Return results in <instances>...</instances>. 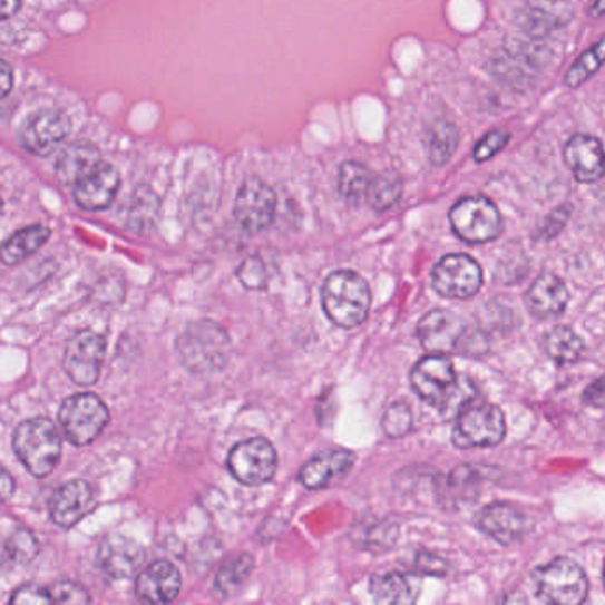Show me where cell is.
<instances>
[{
	"label": "cell",
	"mask_w": 605,
	"mask_h": 605,
	"mask_svg": "<svg viewBox=\"0 0 605 605\" xmlns=\"http://www.w3.org/2000/svg\"><path fill=\"white\" fill-rule=\"evenodd\" d=\"M48 238H50V230L47 226L35 224V226L23 227L0 245V262L8 266L20 265L36 251H40Z\"/></svg>",
	"instance_id": "cell-25"
},
{
	"label": "cell",
	"mask_w": 605,
	"mask_h": 605,
	"mask_svg": "<svg viewBox=\"0 0 605 605\" xmlns=\"http://www.w3.org/2000/svg\"><path fill=\"white\" fill-rule=\"evenodd\" d=\"M604 379L601 377V379L595 380V382L584 391V403H588V406L595 407V409H602V407H604Z\"/></svg>",
	"instance_id": "cell-41"
},
{
	"label": "cell",
	"mask_w": 605,
	"mask_h": 605,
	"mask_svg": "<svg viewBox=\"0 0 605 605\" xmlns=\"http://www.w3.org/2000/svg\"><path fill=\"white\" fill-rule=\"evenodd\" d=\"M412 425H414V416H412L410 407L403 403V401L392 403L386 410V414H383V431L388 433V437H392V439H400V437L407 436L412 430Z\"/></svg>",
	"instance_id": "cell-33"
},
{
	"label": "cell",
	"mask_w": 605,
	"mask_h": 605,
	"mask_svg": "<svg viewBox=\"0 0 605 605\" xmlns=\"http://www.w3.org/2000/svg\"><path fill=\"white\" fill-rule=\"evenodd\" d=\"M570 293L556 274L540 275L526 293L527 310L538 320L558 319L565 313Z\"/></svg>",
	"instance_id": "cell-22"
},
{
	"label": "cell",
	"mask_w": 605,
	"mask_h": 605,
	"mask_svg": "<svg viewBox=\"0 0 605 605\" xmlns=\"http://www.w3.org/2000/svg\"><path fill=\"white\" fill-rule=\"evenodd\" d=\"M574 17L568 0H527L520 13V23L529 35L545 36L562 29Z\"/></svg>",
	"instance_id": "cell-23"
},
{
	"label": "cell",
	"mask_w": 605,
	"mask_h": 605,
	"mask_svg": "<svg viewBox=\"0 0 605 605\" xmlns=\"http://www.w3.org/2000/svg\"><path fill=\"white\" fill-rule=\"evenodd\" d=\"M119 184H121V178L116 167L98 158L74 179L71 188H74L75 203L88 212L109 208L116 199Z\"/></svg>",
	"instance_id": "cell-11"
},
{
	"label": "cell",
	"mask_w": 605,
	"mask_h": 605,
	"mask_svg": "<svg viewBox=\"0 0 605 605\" xmlns=\"http://www.w3.org/2000/svg\"><path fill=\"white\" fill-rule=\"evenodd\" d=\"M277 196L274 188L260 178L245 179L235 201V218L242 230L260 233L274 223Z\"/></svg>",
	"instance_id": "cell-12"
},
{
	"label": "cell",
	"mask_w": 605,
	"mask_h": 605,
	"mask_svg": "<svg viewBox=\"0 0 605 605\" xmlns=\"http://www.w3.org/2000/svg\"><path fill=\"white\" fill-rule=\"evenodd\" d=\"M568 215H570V209H568V206H562V208L556 209V212L550 214L549 217H547V221L541 224L540 232H538V236H536V238H554V236L558 235L563 227H565L566 221H568Z\"/></svg>",
	"instance_id": "cell-40"
},
{
	"label": "cell",
	"mask_w": 605,
	"mask_h": 605,
	"mask_svg": "<svg viewBox=\"0 0 605 605\" xmlns=\"http://www.w3.org/2000/svg\"><path fill=\"white\" fill-rule=\"evenodd\" d=\"M11 604H52V598H50V592L41 588L38 584H23L20 588L14 589L13 597H11Z\"/></svg>",
	"instance_id": "cell-39"
},
{
	"label": "cell",
	"mask_w": 605,
	"mask_h": 605,
	"mask_svg": "<svg viewBox=\"0 0 605 605\" xmlns=\"http://www.w3.org/2000/svg\"><path fill=\"white\" fill-rule=\"evenodd\" d=\"M592 14H595V17H602V14H604V0H597V2H595Z\"/></svg>",
	"instance_id": "cell-46"
},
{
	"label": "cell",
	"mask_w": 605,
	"mask_h": 605,
	"mask_svg": "<svg viewBox=\"0 0 605 605\" xmlns=\"http://www.w3.org/2000/svg\"><path fill=\"white\" fill-rule=\"evenodd\" d=\"M604 40H598L595 47L586 50L566 74V86L568 88H579L586 80L592 79L593 75L601 70L602 62H604Z\"/></svg>",
	"instance_id": "cell-32"
},
{
	"label": "cell",
	"mask_w": 605,
	"mask_h": 605,
	"mask_svg": "<svg viewBox=\"0 0 605 605\" xmlns=\"http://www.w3.org/2000/svg\"><path fill=\"white\" fill-rule=\"evenodd\" d=\"M403 192V179L397 170H386L382 175H374L373 184L368 192L367 201L377 212H386L400 201Z\"/></svg>",
	"instance_id": "cell-31"
},
{
	"label": "cell",
	"mask_w": 605,
	"mask_h": 605,
	"mask_svg": "<svg viewBox=\"0 0 605 605\" xmlns=\"http://www.w3.org/2000/svg\"><path fill=\"white\" fill-rule=\"evenodd\" d=\"M373 179L374 173L370 167L358 160H349L341 166L338 187L344 199L359 203V201H367Z\"/></svg>",
	"instance_id": "cell-27"
},
{
	"label": "cell",
	"mask_w": 605,
	"mask_h": 605,
	"mask_svg": "<svg viewBox=\"0 0 605 605\" xmlns=\"http://www.w3.org/2000/svg\"><path fill=\"white\" fill-rule=\"evenodd\" d=\"M449 223L458 238L467 244H487L502 230V218L492 201L469 196L458 201L449 212Z\"/></svg>",
	"instance_id": "cell-8"
},
{
	"label": "cell",
	"mask_w": 605,
	"mask_h": 605,
	"mask_svg": "<svg viewBox=\"0 0 605 605\" xmlns=\"http://www.w3.org/2000/svg\"><path fill=\"white\" fill-rule=\"evenodd\" d=\"M458 143H460V134L453 123L437 121L433 127L428 130L427 152L433 166H445L449 158L453 157L457 152Z\"/></svg>",
	"instance_id": "cell-28"
},
{
	"label": "cell",
	"mask_w": 605,
	"mask_h": 605,
	"mask_svg": "<svg viewBox=\"0 0 605 605\" xmlns=\"http://www.w3.org/2000/svg\"><path fill=\"white\" fill-rule=\"evenodd\" d=\"M13 449L32 476L47 478L61 460L62 439L50 419H27L14 431Z\"/></svg>",
	"instance_id": "cell-3"
},
{
	"label": "cell",
	"mask_w": 605,
	"mask_h": 605,
	"mask_svg": "<svg viewBox=\"0 0 605 605\" xmlns=\"http://www.w3.org/2000/svg\"><path fill=\"white\" fill-rule=\"evenodd\" d=\"M13 68L0 59V98H4L13 89Z\"/></svg>",
	"instance_id": "cell-42"
},
{
	"label": "cell",
	"mask_w": 605,
	"mask_h": 605,
	"mask_svg": "<svg viewBox=\"0 0 605 605\" xmlns=\"http://www.w3.org/2000/svg\"><path fill=\"white\" fill-rule=\"evenodd\" d=\"M144 549L139 541L128 536L110 535L98 549V565L110 579H128L144 563Z\"/></svg>",
	"instance_id": "cell-17"
},
{
	"label": "cell",
	"mask_w": 605,
	"mask_h": 605,
	"mask_svg": "<svg viewBox=\"0 0 605 605\" xmlns=\"http://www.w3.org/2000/svg\"><path fill=\"white\" fill-rule=\"evenodd\" d=\"M8 541L14 563H29L36 558L38 541L31 531H27L23 527H17L13 535L8 536Z\"/></svg>",
	"instance_id": "cell-34"
},
{
	"label": "cell",
	"mask_w": 605,
	"mask_h": 605,
	"mask_svg": "<svg viewBox=\"0 0 605 605\" xmlns=\"http://www.w3.org/2000/svg\"><path fill=\"white\" fill-rule=\"evenodd\" d=\"M476 526L479 531L505 547L520 544L533 531L531 518L508 502L485 506L484 510L476 515Z\"/></svg>",
	"instance_id": "cell-14"
},
{
	"label": "cell",
	"mask_w": 605,
	"mask_h": 605,
	"mask_svg": "<svg viewBox=\"0 0 605 605\" xmlns=\"http://www.w3.org/2000/svg\"><path fill=\"white\" fill-rule=\"evenodd\" d=\"M182 589V575L169 562H157L144 568L136 580V595L146 604H170Z\"/></svg>",
	"instance_id": "cell-20"
},
{
	"label": "cell",
	"mask_w": 605,
	"mask_h": 605,
	"mask_svg": "<svg viewBox=\"0 0 605 605\" xmlns=\"http://www.w3.org/2000/svg\"><path fill=\"white\" fill-rule=\"evenodd\" d=\"M98 158L100 153L91 144L77 143L68 146L57 160V178L61 179L62 184L71 185L74 179Z\"/></svg>",
	"instance_id": "cell-30"
},
{
	"label": "cell",
	"mask_w": 605,
	"mask_h": 605,
	"mask_svg": "<svg viewBox=\"0 0 605 605\" xmlns=\"http://www.w3.org/2000/svg\"><path fill=\"white\" fill-rule=\"evenodd\" d=\"M253 570L254 562L248 554H240L236 558L230 559L215 577V593L221 598L233 597L247 583Z\"/></svg>",
	"instance_id": "cell-29"
},
{
	"label": "cell",
	"mask_w": 605,
	"mask_h": 605,
	"mask_svg": "<svg viewBox=\"0 0 605 605\" xmlns=\"http://www.w3.org/2000/svg\"><path fill=\"white\" fill-rule=\"evenodd\" d=\"M0 212H2V197H0Z\"/></svg>",
	"instance_id": "cell-47"
},
{
	"label": "cell",
	"mask_w": 605,
	"mask_h": 605,
	"mask_svg": "<svg viewBox=\"0 0 605 605\" xmlns=\"http://www.w3.org/2000/svg\"><path fill=\"white\" fill-rule=\"evenodd\" d=\"M533 583L541 602L554 605H579L588 598L589 580L577 563L556 558L533 572Z\"/></svg>",
	"instance_id": "cell-5"
},
{
	"label": "cell",
	"mask_w": 605,
	"mask_h": 605,
	"mask_svg": "<svg viewBox=\"0 0 605 605\" xmlns=\"http://www.w3.org/2000/svg\"><path fill=\"white\" fill-rule=\"evenodd\" d=\"M466 334V325L458 314L448 310H433L418 323V338L422 349L430 353L458 352Z\"/></svg>",
	"instance_id": "cell-16"
},
{
	"label": "cell",
	"mask_w": 605,
	"mask_h": 605,
	"mask_svg": "<svg viewBox=\"0 0 605 605\" xmlns=\"http://www.w3.org/2000/svg\"><path fill=\"white\" fill-rule=\"evenodd\" d=\"M48 592H50L52 604H89L91 602L88 589L74 580L56 583Z\"/></svg>",
	"instance_id": "cell-36"
},
{
	"label": "cell",
	"mask_w": 605,
	"mask_h": 605,
	"mask_svg": "<svg viewBox=\"0 0 605 605\" xmlns=\"http://www.w3.org/2000/svg\"><path fill=\"white\" fill-rule=\"evenodd\" d=\"M479 479H481V476H479L478 467L460 466L453 470V475L449 476V487L457 494L463 492V496H466L467 492H470L476 496L472 490H476Z\"/></svg>",
	"instance_id": "cell-38"
},
{
	"label": "cell",
	"mask_w": 605,
	"mask_h": 605,
	"mask_svg": "<svg viewBox=\"0 0 605 605\" xmlns=\"http://www.w3.org/2000/svg\"><path fill=\"white\" fill-rule=\"evenodd\" d=\"M370 593L377 604H414L419 595V580L414 575L401 574V572L374 575L371 579Z\"/></svg>",
	"instance_id": "cell-24"
},
{
	"label": "cell",
	"mask_w": 605,
	"mask_h": 605,
	"mask_svg": "<svg viewBox=\"0 0 605 605\" xmlns=\"http://www.w3.org/2000/svg\"><path fill=\"white\" fill-rule=\"evenodd\" d=\"M105 349H107V343L104 335L92 331L77 332L66 344L65 359H62L68 377L79 386H92L98 382Z\"/></svg>",
	"instance_id": "cell-13"
},
{
	"label": "cell",
	"mask_w": 605,
	"mask_h": 605,
	"mask_svg": "<svg viewBox=\"0 0 605 605\" xmlns=\"http://www.w3.org/2000/svg\"><path fill=\"white\" fill-rule=\"evenodd\" d=\"M322 305L334 325L353 329L361 325L370 313V286L358 272H332L323 283Z\"/></svg>",
	"instance_id": "cell-1"
},
{
	"label": "cell",
	"mask_w": 605,
	"mask_h": 605,
	"mask_svg": "<svg viewBox=\"0 0 605 605\" xmlns=\"http://www.w3.org/2000/svg\"><path fill=\"white\" fill-rule=\"evenodd\" d=\"M22 8V0H0V20H8Z\"/></svg>",
	"instance_id": "cell-44"
},
{
	"label": "cell",
	"mask_w": 605,
	"mask_h": 605,
	"mask_svg": "<svg viewBox=\"0 0 605 605\" xmlns=\"http://www.w3.org/2000/svg\"><path fill=\"white\" fill-rule=\"evenodd\" d=\"M236 275H238L240 283L244 284L248 290H263L266 283H269L265 262H263L262 257L257 256L247 257L240 265Z\"/></svg>",
	"instance_id": "cell-35"
},
{
	"label": "cell",
	"mask_w": 605,
	"mask_h": 605,
	"mask_svg": "<svg viewBox=\"0 0 605 605\" xmlns=\"http://www.w3.org/2000/svg\"><path fill=\"white\" fill-rule=\"evenodd\" d=\"M410 383L422 401L440 410L453 406L462 388L453 362L442 353H430L418 361L410 371Z\"/></svg>",
	"instance_id": "cell-7"
},
{
	"label": "cell",
	"mask_w": 605,
	"mask_h": 605,
	"mask_svg": "<svg viewBox=\"0 0 605 605\" xmlns=\"http://www.w3.org/2000/svg\"><path fill=\"white\" fill-rule=\"evenodd\" d=\"M355 462V455L349 449H326L314 455L310 462L304 463L299 475V481L310 490L326 488L349 475Z\"/></svg>",
	"instance_id": "cell-19"
},
{
	"label": "cell",
	"mask_w": 605,
	"mask_h": 605,
	"mask_svg": "<svg viewBox=\"0 0 605 605\" xmlns=\"http://www.w3.org/2000/svg\"><path fill=\"white\" fill-rule=\"evenodd\" d=\"M544 350L559 367L574 364L584 355V341L570 326L556 325L544 338Z\"/></svg>",
	"instance_id": "cell-26"
},
{
	"label": "cell",
	"mask_w": 605,
	"mask_h": 605,
	"mask_svg": "<svg viewBox=\"0 0 605 605\" xmlns=\"http://www.w3.org/2000/svg\"><path fill=\"white\" fill-rule=\"evenodd\" d=\"M14 479L4 467L0 466V502H6L13 497Z\"/></svg>",
	"instance_id": "cell-43"
},
{
	"label": "cell",
	"mask_w": 605,
	"mask_h": 605,
	"mask_svg": "<svg viewBox=\"0 0 605 605\" xmlns=\"http://www.w3.org/2000/svg\"><path fill=\"white\" fill-rule=\"evenodd\" d=\"M176 349L188 371L214 374L226 368L232 353V341L223 326L203 320L185 329L184 334L179 335Z\"/></svg>",
	"instance_id": "cell-2"
},
{
	"label": "cell",
	"mask_w": 605,
	"mask_h": 605,
	"mask_svg": "<svg viewBox=\"0 0 605 605\" xmlns=\"http://www.w3.org/2000/svg\"><path fill=\"white\" fill-rule=\"evenodd\" d=\"M566 166L570 167L580 184H595L604 175V149L597 137H572L563 149Z\"/></svg>",
	"instance_id": "cell-21"
},
{
	"label": "cell",
	"mask_w": 605,
	"mask_h": 605,
	"mask_svg": "<svg viewBox=\"0 0 605 605\" xmlns=\"http://www.w3.org/2000/svg\"><path fill=\"white\" fill-rule=\"evenodd\" d=\"M227 469L240 484L257 487L274 478L277 470V453L271 440H266L265 437H253L240 442L230 451Z\"/></svg>",
	"instance_id": "cell-9"
},
{
	"label": "cell",
	"mask_w": 605,
	"mask_h": 605,
	"mask_svg": "<svg viewBox=\"0 0 605 605\" xmlns=\"http://www.w3.org/2000/svg\"><path fill=\"white\" fill-rule=\"evenodd\" d=\"M70 130V118L62 110L43 109L27 119L20 140L27 152L36 157H45L68 137Z\"/></svg>",
	"instance_id": "cell-15"
},
{
	"label": "cell",
	"mask_w": 605,
	"mask_h": 605,
	"mask_svg": "<svg viewBox=\"0 0 605 605\" xmlns=\"http://www.w3.org/2000/svg\"><path fill=\"white\" fill-rule=\"evenodd\" d=\"M508 143H510V134L505 130H494L490 131V134H487V136L484 137V139L479 140L478 144H476L475 148V160L476 162H487L490 160V158L496 157L497 153H501L502 149L508 146Z\"/></svg>",
	"instance_id": "cell-37"
},
{
	"label": "cell",
	"mask_w": 605,
	"mask_h": 605,
	"mask_svg": "<svg viewBox=\"0 0 605 605\" xmlns=\"http://www.w3.org/2000/svg\"><path fill=\"white\" fill-rule=\"evenodd\" d=\"M57 418L66 439L84 448L101 436V431L109 425L110 416L100 398L92 392H80L62 401Z\"/></svg>",
	"instance_id": "cell-6"
},
{
	"label": "cell",
	"mask_w": 605,
	"mask_h": 605,
	"mask_svg": "<svg viewBox=\"0 0 605 605\" xmlns=\"http://www.w3.org/2000/svg\"><path fill=\"white\" fill-rule=\"evenodd\" d=\"M95 506V492L91 485L84 479H74L57 488L50 499V517L61 527H74L79 524Z\"/></svg>",
	"instance_id": "cell-18"
},
{
	"label": "cell",
	"mask_w": 605,
	"mask_h": 605,
	"mask_svg": "<svg viewBox=\"0 0 605 605\" xmlns=\"http://www.w3.org/2000/svg\"><path fill=\"white\" fill-rule=\"evenodd\" d=\"M506 437V419L494 403L472 397L458 409L453 445L460 449L492 448Z\"/></svg>",
	"instance_id": "cell-4"
},
{
	"label": "cell",
	"mask_w": 605,
	"mask_h": 605,
	"mask_svg": "<svg viewBox=\"0 0 605 605\" xmlns=\"http://www.w3.org/2000/svg\"><path fill=\"white\" fill-rule=\"evenodd\" d=\"M436 292L449 299H470L484 286V269L467 254H448L431 272Z\"/></svg>",
	"instance_id": "cell-10"
},
{
	"label": "cell",
	"mask_w": 605,
	"mask_h": 605,
	"mask_svg": "<svg viewBox=\"0 0 605 605\" xmlns=\"http://www.w3.org/2000/svg\"><path fill=\"white\" fill-rule=\"evenodd\" d=\"M13 554L9 549L8 538L0 540V570H6V566L13 565Z\"/></svg>",
	"instance_id": "cell-45"
}]
</instances>
